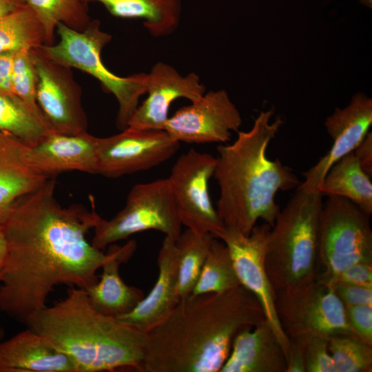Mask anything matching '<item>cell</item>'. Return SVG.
Instances as JSON below:
<instances>
[{
    "mask_svg": "<svg viewBox=\"0 0 372 372\" xmlns=\"http://www.w3.org/2000/svg\"><path fill=\"white\" fill-rule=\"evenodd\" d=\"M55 185V177L48 178L18 201L3 224L8 250L0 271V310L24 323L46 306L56 285L85 290L94 285L107 258L87 240L100 217L94 207H62Z\"/></svg>",
    "mask_w": 372,
    "mask_h": 372,
    "instance_id": "obj_1",
    "label": "cell"
},
{
    "mask_svg": "<svg viewBox=\"0 0 372 372\" xmlns=\"http://www.w3.org/2000/svg\"><path fill=\"white\" fill-rule=\"evenodd\" d=\"M267 319L242 285L191 294L146 333L143 372H220L236 335Z\"/></svg>",
    "mask_w": 372,
    "mask_h": 372,
    "instance_id": "obj_2",
    "label": "cell"
},
{
    "mask_svg": "<svg viewBox=\"0 0 372 372\" xmlns=\"http://www.w3.org/2000/svg\"><path fill=\"white\" fill-rule=\"evenodd\" d=\"M273 110L262 111L251 129L238 132L231 145L217 147L214 176L220 188L216 211L225 227L249 235L259 219L272 227L280 212L279 191L301 183L292 169L267 156L282 120L271 122Z\"/></svg>",
    "mask_w": 372,
    "mask_h": 372,
    "instance_id": "obj_3",
    "label": "cell"
},
{
    "mask_svg": "<svg viewBox=\"0 0 372 372\" xmlns=\"http://www.w3.org/2000/svg\"><path fill=\"white\" fill-rule=\"evenodd\" d=\"M25 324L65 353L76 372H143L146 333L97 311L83 289L70 287Z\"/></svg>",
    "mask_w": 372,
    "mask_h": 372,
    "instance_id": "obj_4",
    "label": "cell"
},
{
    "mask_svg": "<svg viewBox=\"0 0 372 372\" xmlns=\"http://www.w3.org/2000/svg\"><path fill=\"white\" fill-rule=\"evenodd\" d=\"M323 195L299 185L269 232L265 266L274 293L316 280Z\"/></svg>",
    "mask_w": 372,
    "mask_h": 372,
    "instance_id": "obj_5",
    "label": "cell"
},
{
    "mask_svg": "<svg viewBox=\"0 0 372 372\" xmlns=\"http://www.w3.org/2000/svg\"><path fill=\"white\" fill-rule=\"evenodd\" d=\"M56 32L59 37L58 43L43 44L36 49L59 64L81 70L96 79L103 89L117 100L118 128L121 130L127 128L130 117L138 105L140 97L147 92V74L138 73L123 77L105 66L101 54L111 41L112 35L101 29L97 19H92L82 31L59 23Z\"/></svg>",
    "mask_w": 372,
    "mask_h": 372,
    "instance_id": "obj_6",
    "label": "cell"
},
{
    "mask_svg": "<svg viewBox=\"0 0 372 372\" xmlns=\"http://www.w3.org/2000/svg\"><path fill=\"white\" fill-rule=\"evenodd\" d=\"M327 196L320 216L316 280L329 285L349 267L372 262V231L370 216L355 203Z\"/></svg>",
    "mask_w": 372,
    "mask_h": 372,
    "instance_id": "obj_7",
    "label": "cell"
},
{
    "mask_svg": "<svg viewBox=\"0 0 372 372\" xmlns=\"http://www.w3.org/2000/svg\"><path fill=\"white\" fill-rule=\"evenodd\" d=\"M181 227L169 180L158 179L134 185L123 208L111 219L100 216L91 243L103 249L147 230L159 231L176 238Z\"/></svg>",
    "mask_w": 372,
    "mask_h": 372,
    "instance_id": "obj_8",
    "label": "cell"
},
{
    "mask_svg": "<svg viewBox=\"0 0 372 372\" xmlns=\"http://www.w3.org/2000/svg\"><path fill=\"white\" fill-rule=\"evenodd\" d=\"M277 316L287 337L338 335L355 337L345 307L330 285L317 280L275 293Z\"/></svg>",
    "mask_w": 372,
    "mask_h": 372,
    "instance_id": "obj_9",
    "label": "cell"
},
{
    "mask_svg": "<svg viewBox=\"0 0 372 372\" xmlns=\"http://www.w3.org/2000/svg\"><path fill=\"white\" fill-rule=\"evenodd\" d=\"M216 163L211 154L191 149L178 157L167 178L182 225L214 237L224 227L209 189Z\"/></svg>",
    "mask_w": 372,
    "mask_h": 372,
    "instance_id": "obj_10",
    "label": "cell"
},
{
    "mask_svg": "<svg viewBox=\"0 0 372 372\" xmlns=\"http://www.w3.org/2000/svg\"><path fill=\"white\" fill-rule=\"evenodd\" d=\"M271 227L264 223L255 225L249 235L225 227L214 236L227 247L242 286L250 291L261 304L266 318L273 329L287 360L289 340L279 322L275 293L269 281L265 254Z\"/></svg>",
    "mask_w": 372,
    "mask_h": 372,
    "instance_id": "obj_11",
    "label": "cell"
},
{
    "mask_svg": "<svg viewBox=\"0 0 372 372\" xmlns=\"http://www.w3.org/2000/svg\"><path fill=\"white\" fill-rule=\"evenodd\" d=\"M180 142L164 130L127 127L117 134L98 138L96 174L117 178L148 170L172 157Z\"/></svg>",
    "mask_w": 372,
    "mask_h": 372,
    "instance_id": "obj_12",
    "label": "cell"
},
{
    "mask_svg": "<svg viewBox=\"0 0 372 372\" xmlns=\"http://www.w3.org/2000/svg\"><path fill=\"white\" fill-rule=\"evenodd\" d=\"M30 55L37 74V103L51 130L65 134L85 132L81 87L71 68L48 59L36 48Z\"/></svg>",
    "mask_w": 372,
    "mask_h": 372,
    "instance_id": "obj_13",
    "label": "cell"
},
{
    "mask_svg": "<svg viewBox=\"0 0 372 372\" xmlns=\"http://www.w3.org/2000/svg\"><path fill=\"white\" fill-rule=\"evenodd\" d=\"M242 124L240 114L224 90H211L166 121L164 130L178 142L226 143Z\"/></svg>",
    "mask_w": 372,
    "mask_h": 372,
    "instance_id": "obj_14",
    "label": "cell"
},
{
    "mask_svg": "<svg viewBox=\"0 0 372 372\" xmlns=\"http://www.w3.org/2000/svg\"><path fill=\"white\" fill-rule=\"evenodd\" d=\"M205 87L195 73L182 76L172 65L158 62L147 74L146 99L138 105L127 127L142 130H164L172 103L180 98L191 102L198 100Z\"/></svg>",
    "mask_w": 372,
    "mask_h": 372,
    "instance_id": "obj_15",
    "label": "cell"
},
{
    "mask_svg": "<svg viewBox=\"0 0 372 372\" xmlns=\"http://www.w3.org/2000/svg\"><path fill=\"white\" fill-rule=\"evenodd\" d=\"M371 124L372 99L364 93H356L345 107L335 108L324 122L333 145L327 154L304 173V181L300 185L317 189L330 167L360 144Z\"/></svg>",
    "mask_w": 372,
    "mask_h": 372,
    "instance_id": "obj_16",
    "label": "cell"
},
{
    "mask_svg": "<svg viewBox=\"0 0 372 372\" xmlns=\"http://www.w3.org/2000/svg\"><path fill=\"white\" fill-rule=\"evenodd\" d=\"M97 139L87 131L77 134L51 132L37 144L26 145L25 158L34 170L48 178L67 171L96 174Z\"/></svg>",
    "mask_w": 372,
    "mask_h": 372,
    "instance_id": "obj_17",
    "label": "cell"
},
{
    "mask_svg": "<svg viewBox=\"0 0 372 372\" xmlns=\"http://www.w3.org/2000/svg\"><path fill=\"white\" fill-rule=\"evenodd\" d=\"M175 240L165 236L157 258V280L146 297L118 320L144 333L162 322L180 298L178 293Z\"/></svg>",
    "mask_w": 372,
    "mask_h": 372,
    "instance_id": "obj_18",
    "label": "cell"
},
{
    "mask_svg": "<svg viewBox=\"0 0 372 372\" xmlns=\"http://www.w3.org/2000/svg\"><path fill=\"white\" fill-rule=\"evenodd\" d=\"M136 247L134 240L123 246L110 245L100 279L85 289L90 304L101 313L118 318L130 312L145 297L141 289L125 284L119 273L121 265L131 258Z\"/></svg>",
    "mask_w": 372,
    "mask_h": 372,
    "instance_id": "obj_19",
    "label": "cell"
},
{
    "mask_svg": "<svg viewBox=\"0 0 372 372\" xmlns=\"http://www.w3.org/2000/svg\"><path fill=\"white\" fill-rule=\"evenodd\" d=\"M0 372H76L70 359L28 327L0 342Z\"/></svg>",
    "mask_w": 372,
    "mask_h": 372,
    "instance_id": "obj_20",
    "label": "cell"
},
{
    "mask_svg": "<svg viewBox=\"0 0 372 372\" xmlns=\"http://www.w3.org/2000/svg\"><path fill=\"white\" fill-rule=\"evenodd\" d=\"M287 358L265 319L239 333L220 372H286Z\"/></svg>",
    "mask_w": 372,
    "mask_h": 372,
    "instance_id": "obj_21",
    "label": "cell"
},
{
    "mask_svg": "<svg viewBox=\"0 0 372 372\" xmlns=\"http://www.w3.org/2000/svg\"><path fill=\"white\" fill-rule=\"evenodd\" d=\"M25 144L0 131V224L19 200L40 188L48 177L34 170L25 158Z\"/></svg>",
    "mask_w": 372,
    "mask_h": 372,
    "instance_id": "obj_22",
    "label": "cell"
},
{
    "mask_svg": "<svg viewBox=\"0 0 372 372\" xmlns=\"http://www.w3.org/2000/svg\"><path fill=\"white\" fill-rule=\"evenodd\" d=\"M113 16L141 19L154 37H165L178 28L182 13L181 0H93Z\"/></svg>",
    "mask_w": 372,
    "mask_h": 372,
    "instance_id": "obj_23",
    "label": "cell"
},
{
    "mask_svg": "<svg viewBox=\"0 0 372 372\" xmlns=\"http://www.w3.org/2000/svg\"><path fill=\"white\" fill-rule=\"evenodd\" d=\"M370 177L362 168L354 152H352L330 167L317 189L323 196L346 198L371 216L372 183Z\"/></svg>",
    "mask_w": 372,
    "mask_h": 372,
    "instance_id": "obj_24",
    "label": "cell"
},
{
    "mask_svg": "<svg viewBox=\"0 0 372 372\" xmlns=\"http://www.w3.org/2000/svg\"><path fill=\"white\" fill-rule=\"evenodd\" d=\"M214 238L211 234L187 228L176 238L178 293L180 300L192 294Z\"/></svg>",
    "mask_w": 372,
    "mask_h": 372,
    "instance_id": "obj_25",
    "label": "cell"
},
{
    "mask_svg": "<svg viewBox=\"0 0 372 372\" xmlns=\"http://www.w3.org/2000/svg\"><path fill=\"white\" fill-rule=\"evenodd\" d=\"M24 1L42 25L44 45L53 44L59 23L82 31L92 21L88 14L87 0Z\"/></svg>",
    "mask_w": 372,
    "mask_h": 372,
    "instance_id": "obj_26",
    "label": "cell"
},
{
    "mask_svg": "<svg viewBox=\"0 0 372 372\" xmlns=\"http://www.w3.org/2000/svg\"><path fill=\"white\" fill-rule=\"evenodd\" d=\"M0 131L28 146L43 139L52 130L45 118L16 96L0 93Z\"/></svg>",
    "mask_w": 372,
    "mask_h": 372,
    "instance_id": "obj_27",
    "label": "cell"
},
{
    "mask_svg": "<svg viewBox=\"0 0 372 372\" xmlns=\"http://www.w3.org/2000/svg\"><path fill=\"white\" fill-rule=\"evenodd\" d=\"M44 44V32L32 10L22 7L0 17V53L31 50Z\"/></svg>",
    "mask_w": 372,
    "mask_h": 372,
    "instance_id": "obj_28",
    "label": "cell"
},
{
    "mask_svg": "<svg viewBox=\"0 0 372 372\" xmlns=\"http://www.w3.org/2000/svg\"><path fill=\"white\" fill-rule=\"evenodd\" d=\"M240 285L227 247L214 238L192 294L222 292Z\"/></svg>",
    "mask_w": 372,
    "mask_h": 372,
    "instance_id": "obj_29",
    "label": "cell"
},
{
    "mask_svg": "<svg viewBox=\"0 0 372 372\" xmlns=\"http://www.w3.org/2000/svg\"><path fill=\"white\" fill-rule=\"evenodd\" d=\"M336 372L372 371V345L357 338L338 335L328 340Z\"/></svg>",
    "mask_w": 372,
    "mask_h": 372,
    "instance_id": "obj_30",
    "label": "cell"
},
{
    "mask_svg": "<svg viewBox=\"0 0 372 372\" xmlns=\"http://www.w3.org/2000/svg\"><path fill=\"white\" fill-rule=\"evenodd\" d=\"M12 84L14 94L43 117L37 103V74L30 50H21L15 52Z\"/></svg>",
    "mask_w": 372,
    "mask_h": 372,
    "instance_id": "obj_31",
    "label": "cell"
},
{
    "mask_svg": "<svg viewBox=\"0 0 372 372\" xmlns=\"http://www.w3.org/2000/svg\"><path fill=\"white\" fill-rule=\"evenodd\" d=\"M303 342L306 372H336L328 349V339L299 335Z\"/></svg>",
    "mask_w": 372,
    "mask_h": 372,
    "instance_id": "obj_32",
    "label": "cell"
},
{
    "mask_svg": "<svg viewBox=\"0 0 372 372\" xmlns=\"http://www.w3.org/2000/svg\"><path fill=\"white\" fill-rule=\"evenodd\" d=\"M347 322L355 336L372 345V305H344Z\"/></svg>",
    "mask_w": 372,
    "mask_h": 372,
    "instance_id": "obj_33",
    "label": "cell"
},
{
    "mask_svg": "<svg viewBox=\"0 0 372 372\" xmlns=\"http://www.w3.org/2000/svg\"><path fill=\"white\" fill-rule=\"evenodd\" d=\"M329 285L344 305H372V288L340 282Z\"/></svg>",
    "mask_w": 372,
    "mask_h": 372,
    "instance_id": "obj_34",
    "label": "cell"
},
{
    "mask_svg": "<svg viewBox=\"0 0 372 372\" xmlns=\"http://www.w3.org/2000/svg\"><path fill=\"white\" fill-rule=\"evenodd\" d=\"M335 282L372 288V262H358L349 267L329 285Z\"/></svg>",
    "mask_w": 372,
    "mask_h": 372,
    "instance_id": "obj_35",
    "label": "cell"
},
{
    "mask_svg": "<svg viewBox=\"0 0 372 372\" xmlns=\"http://www.w3.org/2000/svg\"><path fill=\"white\" fill-rule=\"evenodd\" d=\"M289 351L286 372H306L303 342L301 336L289 337Z\"/></svg>",
    "mask_w": 372,
    "mask_h": 372,
    "instance_id": "obj_36",
    "label": "cell"
},
{
    "mask_svg": "<svg viewBox=\"0 0 372 372\" xmlns=\"http://www.w3.org/2000/svg\"><path fill=\"white\" fill-rule=\"evenodd\" d=\"M15 52L0 53V93L15 96L12 90V74Z\"/></svg>",
    "mask_w": 372,
    "mask_h": 372,
    "instance_id": "obj_37",
    "label": "cell"
},
{
    "mask_svg": "<svg viewBox=\"0 0 372 372\" xmlns=\"http://www.w3.org/2000/svg\"><path fill=\"white\" fill-rule=\"evenodd\" d=\"M363 170L372 175V134L369 132L353 151Z\"/></svg>",
    "mask_w": 372,
    "mask_h": 372,
    "instance_id": "obj_38",
    "label": "cell"
},
{
    "mask_svg": "<svg viewBox=\"0 0 372 372\" xmlns=\"http://www.w3.org/2000/svg\"><path fill=\"white\" fill-rule=\"evenodd\" d=\"M25 3L24 0H0V17L14 12Z\"/></svg>",
    "mask_w": 372,
    "mask_h": 372,
    "instance_id": "obj_39",
    "label": "cell"
},
{
    "mask_svg": "<svg viewBox=\"0 0 372 372\" xmlns=\"http://www.w3.org/2000/svg\"><path fill=\"white\" fill-rule=\"evenodd\" d=\"M8 246L3 225L0 224V271L2 269L8 254Z\"/></svg>",
    "mask_w": 372,
    "mask_h": 372,
    "instance_id": "obj_40",
    "label": "cell"
},
{
    "mask_svg": "<svg viewBox=\"0 0 372 372\" xmlns=\"http://www.w3.org/2000/svg\"><path fill=\"white\" fill-rule=\"evenodd\" d=\"M4 336V329L2 327L0 326V342L2 341Z\"/></svg>",
    "mask_w": 372,
    "mask_h": 372,
    "instance_id": "obj_41",
    "label": "cell"
}]
</instances>
